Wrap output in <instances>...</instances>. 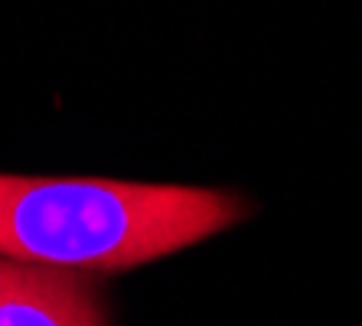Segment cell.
<instances>
[{"mask_svg": "<svg viewBox=\"0 0 362 326\" xmlns=\"http://www.w3.org/2000/svg\"><path fill=\"white\" fill-rule=\"evenodd\" d=\"M0 326H105V317L88 277L0 258Z\"/></svg>", "mask_w": 362, "mask_h": 326, "instance_id": "2", "label": "cell"}, {"mask_svg": "<svg viewBox=\"0 0 362 326\" xmlns=\"http://www.w3.org/2000/svg\"><path fill=\"white\" fill-rule=\"evenodd\" d=\"M245 206L196 186L0 176V258L66 271H118L196 245Z\"/></svg>", "mask_w": 362, "mask_h": 326, "instance_id": "1", "label": "cell"}]
</instances>
